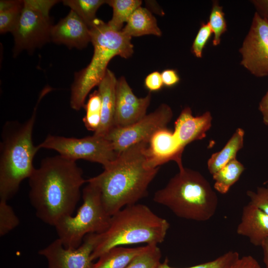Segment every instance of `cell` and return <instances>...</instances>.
<instances>
[{
    "instance_id": "e0dca14e",
    "label": "cell",
    "mask_w": 268,
    "mask_h": 268,
    "mask_svg": "<svg viewBox=\"0 0 268 268\" xmlns=\"http://www.w3.org/2000/svg\"><path fill=\"white\" fill-rule=\"evenodd\" d=\"M236 231L248 238L253 245L261 246L268 238V215L249 202L243 208Z\"/></svg>"
},
{
    "instance_id": "cb8c5ba5",
    "label": "cell",
    "mask_w": 268,
    "mask_h": 268,
    "mask_svg": "<svg viewBox=\"0 0 268 268\" xmlns=\"http://www.w3.org/2000/svg\"><path fill=\"white\" fill-rule=\"evenodd\" d=\"M107 3L112 7L113 15L108 24L113 29L121 31L133 13L141 6L140 0H109Z\"/></svg>"
},
{
    "instance_id": "277c9868",
    "label": "cell",
    "mask_w": 268,
    "mask_h": 268,
    "mask_svg": "<svg viewBox=\"0 0 268 268\" xmlns=\"http://www.w3.org/2000/svg\"><path fill=\"white\" fill-rule=\"evenodd\" d=\"M169 227L167 220L155 214L146 205H128L111 216L105 232L97 234L91 259L93 261L117 246L140 243L157 245L164 241Z\"/></svg>"
},
{
    "instance_id": "e575fe53",
    "label": "cell",
    "mask_w": 268,
    "mask_h": 268,
    "mask_svg": "<svg viewBox=\"0 0 268 268\" xmlns=\"http://www.w3.org/2000/svg\"><path fill=\"white\" fill-rule=\"evenodd\" d=\"M230 268H261V267L255 259L251 256H247L240 258Z\"/></svg>"
},
{
    "instance_id": "f546056e",
    "label": "cell",
    "mask_w": 268,
    "mask_h": 268,
    "mask_svg": "<svg viewBox=\"0 0 268 268\" xmlns=\"http://www.w3.org/2000/svg\"><path fill=\"white\" fill-rule=\"evenodd\" d=\"M19 219L7 201L0 200V236H3L17 227Z\"/></svg>"
},
{
    "instance_id": "9c48e42d",
    "label": "cell",
    "mask_w": 268,
    "mask_h": 268,
    "mask_svg": "<svg viewBox=\"0 0 268 268\" xmlns=\"http://www.w3.org/2000/svg\"><path fill=\"white\" fill-rule=\"evenodd\" d=\"M39 148L53 149L67 159H83L108 166L117 157L110 141L104 136L93 134L82 138L68 137L49 134Z\"/></svg>"
},
{
    "instance_id": "1f68e13d",
    "label": "cell",
    "mask_w": 268,
    "mask_h": 268,
    "mask_svg": "<svg viewBox=\"0 0 268 268\" xmlns=\"http://www.w3.org/2000/svg\"><path fill=\"white\" fill-rule=\"evenodd\" d=\"M250 203L268 215V187H258L256 192L248 191Z\"/></svg>"
},
{
    "instance_id": "484cf974",
    "label": "cell",
    "mask_w": 268,
    "mask_h": 268,
    "mask_svg": "<svg viewBox=\"0 0 268 268\" xmlns=\"http://www.w3.org/2000/svg\"><path fill=\"white\" fill-rule=\"evenodd\" d=\"M84 108L86 112L82 119L84 126L88 130L95 133L100 126L101 118V99L98 90L89 95Z\"/></svg>"
},
{
    "instance_id": "4fadbf2b",
    "label": "cell",
    "mask_w": 268,
    "mask_h": 268,
    "mask_svg": "<svg viewBox=\"0 0 268 268\" xmlns=\"http://www.w3.org/2000/svg\"><path fill=\"white\" fill-rule=\"evenodd\" d=\"M151 94L136 97L124 76L117 79L114 127H126L138 122L146 115Z\"/></svg>"
},
{
    "instance_id": "74e56055",
    "label": "cell",
    "mask_w": 268,
    "mask_h": 268,
    "mask_svg": "<svg viewBox=\"0 0 268 268\" xmlns=\"http://www.w3.org/2000/svg\"><path fill=\"white\" fill-rule=\"evenodd\" d=\"M264 253V261L266 268H268V238L265 239L261 245Z\"/></svg>"
},
{
    "instance_id": "9a60e30c",
    "label": "cell",
    "mask_w": 268,
    "mask_h": 268,
    "mask_svg": "<svg viewBox=\"0 0 268 268\" xmlns=\"http://www.w3.org/2000/svg\"><path fill=\"white\" fill-rule=\"evenodd\" d=\"M51 41L69 48L82 49L91 42L89 28L73 10L53 25Z\"/></svg>"
},
{
    "instance_id": "d6a6232c",
    "label": "cell",
    "mask_w": 268,
    "mask_h": 268,
    "mask_svg": "<svg viewBox=\"0 0 268 268\" xmlns=\"http://www.w3.org/2000/svg\"><path fill=\"white\" fill-rule=\"evenodd\" d=\"M144 85L150 91H156L163 86L161 73L155 71L149 73L145 78Z\"/></svg>"
},
{
    "instance_id": "4316f807",
    "label": "cell",
    "mask_w": 268,
    "mask_h": 268,
    "mask_svg": "<svg viewBox=\"0 0 268 268\" xmlns=\"http://www.w3.org/2000/svg\"><path fill=\"white\" fill-rule=\"evenodd\" d=\"M161 252L157 245H146L125 268H157L161 263Z\"/></svg>"
},
{
    "instance_id": "30bf717a",
    "label": "cell",
    "mask_w": 268,
    "mask_h": 268,
    "mask_svg": "<svg viewBox=\"0 0 268 268\" xmlns=\"http://www.w3.org/2000/svg\"><path fill=\"white\" fill-rule=\"evenodd\" d=\"M172 117L170 107L162 104L154 112L132 125L123 128L113 127L104 137L111 142L116 152L119 154L135 144L149 143L156 132L166 128Z\"/></svg>"
},
{
    "instance_id": "7a4b0ae2",
    "label": "cell",
    "mask_w": 268,
    "mask_h": 268,
    "mask_svg": "<svg viewBox=\"0 0 268 268\" xmlns=\"http://www.w3.org/2000/svg\"><path fill=\"white\" fill-rule=\"evenodd\" d=\"M148 143L135 144L118 154L103 172L87 180L99 190L102 204L110 216L136 203L146 196L147 188L159 167L147 166Z\"/></svg>"
},
{
    "instance_id": "5b68a950",
    "label": "cell",
    "mask_w": 268,
    "mask_h": 268,
    "mask_svg": "<svg viewBox=\"0 0 268 268\" xmlns=\"http://www.w3.org/2000/svg\"><path fill=\"white\" fill-rule=\"evenodd\" d=\"M89 30L93 56L87 67L74 74L71 86L70 105L76 111L84 107L87 96L103 78L111 59L117 56L128 59L134 53L132 37L107 23L97 18Z\"/></svg>"
},
{
    "instance_id": "7c38bea8",
    "label": "cell",
    "mask_w": 268,
    "mask_h": 268,
    "mask_svg": "<svg viewBox=\"0 0 268 268\" xmlns=\"http://www.w3.org/2000/svg\"><path fill=\"white\" fill-rule=\"evenodd\" d=\"M97 240V234L87 235L77 248H66L58 238L39 251L48 262V268H92L91 254Z\"/></svg>"
},
{
    "instance_id": "ffe728a7",
    "label": "cell",
    "mask_w": 268,
    "mask_h": 268,
    "mask_svg": "<svg viewBox=\"0 0 268 268\" xmlns=\"http://www.w3.org/2000/svg\"><path fill=\"white\" fill-rule=\"evenodd\" d=\"M244 134L242 129H237L224 147L211 155L207 161L208 169L211 174L236 158L237 152L243 146Z\"/></svg>"
},
{
    "instance_id": "ba28073f",
    "label": "cell",
    "mask_w": 268,
    "mask_h": 268,
    "mask_svg": "<svg viewBox=\"0 0 268 268\" xmlns=\"http://www.w3.org/2000/svg\"><path fill=\"white\" fill-rule=\"evenodd\" d=\"M59 0H24L17 24L12 32L14 38L13 56L25 50L29 52L51 41L53 26L51 8Z\"/></svg>"
},
{
    "instance_id": "f35d334b",
    "label": "cell",
    "mask_w": 268,
    "mask_h": 268,
    "mask_svg": "<svg viewBox=\"0 0 268 268\" xmlns=\"http://www.w3.org/2000/svg\"><path fill=\"white\" fill-rule=\"evenodd\" d=\"M268 183V180L267 181H266V182L264 183V184H267V183Z\"/></svg>"
},
{
    "instance_id": "8fae6325",
    "label": "cell",
    "mask_w": 268,
    "mask_h": 268,
    "mask_svg": "<svg viewBox=\"0 0 268 268\" xmlns=\"http://www.w3.org/2000/svg\"><path fill=\"white\" fill-rule=\"evenodd\" d=\"M239 52L241 65L258 77L268 76V20L256 12Z\"/></svg>"
},
{
    "instance_id": "603a6c76",
    "label": "cell",
    "mask_w": 268,
    "mask_h": 268,
    "mask_svg": "<svg viewBox=\"0 0 268 268\" xmlns=\"http://www.w3.org/2000/svg\"><path fill=\"white\" fill-rule=\"evenodd\" d=\"M24 5L23 0L0 1V33H12L20 18Z\"/></svg>"
},
{
    "instance_id": "4dcf8cb0",
    "label": "cell",
    "mask_w": 268,
    "mask_h": 268,
    "mask_svg": "<svg viewBox=\"0 0 268 268\" xmlns=\"http://www.w3.org/2000/svg\"><path fill=\"white\" fill-rule=\"evenodd\" d=\"M212 34L208 22L201 23L192 46V53L196 57L202 58L203 49Z\"/></svg>"
},
{
    "instance_id": "3957f363",
    "label": "cell",
    "mask_w": 268,
    "mask_h": 268,
    "mask_svg": "<svg viewBox=\"0 0 268 268\" xmlns=\"http://www.w3.org/2000/svg\"><path fill=\"white\" fill-rule=\"evenodd\" d=\"M52 90L41 91L31 117L21 123L6 121L3 125L0 142V200L7 201L19 189L20 183L29 178L35 167L33 161L40 149L32 141V133L39 104Z\"/></svg>"
},
{
    "instance_id": "d590c367",
    "label": "cell",
    "mask_w": 268,
    "mask_h": 268,
    "mask_svg": "<svg viewBox=\"0 0 268 268\" xmlns=\"http://www.w3.org/2000/svg\"><path fill=\"white\" fill-rule=\"evenodd\" d=\"M252 3L256 12L268 20V0H253Z\"/></svg>"
},
{
    "instance_id": "83f0119b",
    "label": "cell",
    "mask_w": 268,
    "mask_h": 268,
    "mask_svg": "<svg viewBox=\"0 0 268 268\" xmlns=\"http://www.w3.org/2000/svg\"><path fill=\"white\" fill-rule=\"evenodd\" d=\"M224 15L222 6L219 5L218 1H213L208 22L214 35L212 41L214 46L219 45L221 36L227 30Z\"/></svg>"
},
{
    "instance_id": "5bb4252c",
    "label": "cell",
    "mask_w": 268,
    "mask_h": 268,
    "mask_svg": "<svg viewBox=\"0 0 268 268\" xmlns=\"http://www.w3.org/2000/svg\"><path fill=\"white\" fill-rule=\"evenodd\" d=\"M181 147L174 133L166 128L156 132L149 141L146 149L147 166L151 168L159 167L170 160L175 161L179 168L183 167Z\"/></svg>"
},
{
    "instance_id": "8d00e7d4",
    "label": "cell",
    "mask_w": 268,
    "mask_h": 268,
    "mask_svg": "<svg viewBox=\"0 0 268 268\" xmlns=\"http://www.w3.org/2000/svg\"><path fill=\"white\" fill-rule=\"evenodd\" d=\"M259 109L262 114L264 123L268 125V90L259 103Z\"/></svg>"
},
{
    "instance_id": "6da1fadb",
    "label": "cell",
    "mask_w": 268,
    "mask_h": 268,
    "mask_svg": "<svg viewBox=\"0 0 268 268\" xmlns=\"http://www.w3.org/2000/svg\"><path fill=\"white\" fill-rule=\"evenodd\" d=\"M29 198L37 217L55 226L73 214L87 180L75 161L58 155L44 158L28 178Z\"/></svg>"
},
{
    "instance_id": "d6986e66",
    "label": "cell",
    "mask_w": 268,
    "mask_h": 268,
    "mask_svg": "<svg viewBox=\"0 0 268 268\" xmlns=\"http://www.w3.org/2000/svg\"><path fill=\"white\" fill-rule=\"evenodd\" d=\"M121 31L131 37L145 35H162L155 17L148 9L141 6L135 10Z\"/></svg>"
},
{
    "instance_id": "52a82bcc",
    "label": "cell",
    "mask_w": 268,
    "mask_h": 268,
    "mask_svg": "<svg viewBox=\"0 0 268 268\" xmlns=\"http://www.w3.org/2000/svg\"><path fill=\"white\" fill-rule=\"evenodd\" d=\"M87 183L82 191V203L76 214L63 217L54 226L58 238L66 248H78L87 235L102 233L110 225L111 216L102 204L99 190Z\"/></svg>"
},
{
    "instance_id": "8992f818",
    "label": "cell",
    "mask_w": 268,
    "mask_h": 268,
    "mask_svg": "<svg viewBox=\"0 0 268 268\" xmlns=\"http://www.w3.org/2000/svg\"><path fill=\"white\" fill-rule=\"evenodd\" d=\"M153 200L180 218L198 221L211 218L218 205L217 196L207 180L199 172L184 167L155 192Z\"/></svg>"
},
{
    "instance_id": "f1b7e54d",
    "label": "cell",
    "mask_w": 268,
    "mask_h": 268,
    "mask_svg": "<svg viewBox=\"0 0 268 268\" xmlns=\"http://www.w3.org/2000/svg\"><path fill=\"white\" fill-rule=\"evenodd\" d=\"M239 254L235 251H229L216 259L203 264L185 268H230L240 259ZM157 268H175L171 267L166 258Z\"/></svg>"
},
{
    "instance_id": "836d02e7",
    "label": "cell",
    "mask_w": 268,
    "mask_h": 268,
    "mask_svg": "<svg viewBox=\"0 0 268 268\" xmlns=\"http://www.w3.org/2000/svg\"><path fill=\"white\" fill-rule=\"evenodd\" d=\"M161 75L163 85L167 87L173 86L180 81L179 76L176 70L174 69H165L161 73Z\"/></svg>"
},
{
    "instance_id": "d4e9b609",
    "label": "cell",
    "mask_w": 268,
    "mask_h": 268,
    "mask_svg": "<svg viewBox=\"0 0 268 268\" xmlns=\"http://www.w3.org/2000/svg\"><path fill=\"white\" fill-rule=\"evenodd\" d=\"M63 4L74 11L90 28L97 18L96 13L99 8L107 3L106 0H64Z\"/></svg>"
},
{
    "instance_id": "7402d4cb",
    "label": "cell",
    "mask_w": 268,
    "mask_h": 268,
    "mask_svg": "<svg viewBox=\"0 0 268 268\" xmlns=\"http://www.w3.org/2000/svg\"><path fill=\"white\" fill-rule=\"evenodd\" d=\"M243 165L235 158L212 175L214 188L221 194H226L244 171Z\"/></svg>"
},
{
    "instance_id": "ac0fdd59",
    "label": "cell",
    "mask_w": 268,
    "mask_h": 268,
    "mask_svg": "<svg viewBox=\"0 0 268 268\" xmlns=\"http://www.w3.org/2000/svg\"><path fill=\"white\" fill-rule=\"evenodd\" d=\"M117 81L114 73L107 69L98 85L101 99V118L100 126L94 134L95 135L105 136L114 127Z\"/></svg>"
},
{
    "instance_id": "2e32d148",
    "label": "cell",
    "mask_w": 268,
    "mask_h": 268,
    "mask_svg": "<svg viewBox=\"0 0 268 268\" xmlns=\"http://www.w3.org/2000/svg\"><path fill=\"white\" fill-rule=\"evenodd\" d=\"M212 116L207 111L194 117L191 108H185L175 123L174 134L181 148L192 141L202 139L211 126Z\"/></svg>"
},
{
    "instance_id": "44dd1931",
    "label": "cell",
    "mask_w": 268,
    "mask_h": 268,
    "mask_svg": "<svg viewBox=\"0 0 268 268\" xmlns=\"http://www.w3.org/2000/svg\"><path fill=\"white\" fill-rule=\"evenodd\" d=\"M145 247L146 245L136 248L114 247L101 256L92 268H125Z\"/></svg>"
}]
</instances>
